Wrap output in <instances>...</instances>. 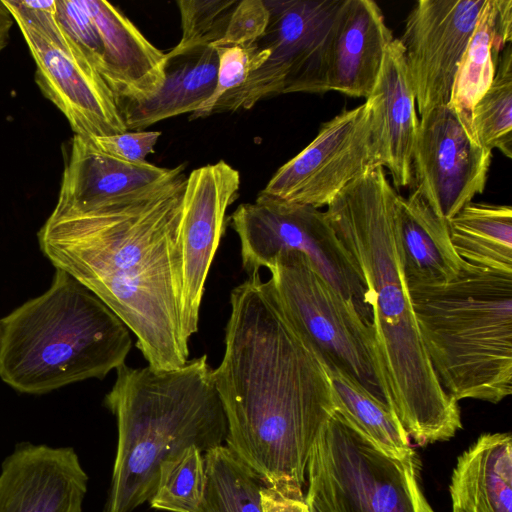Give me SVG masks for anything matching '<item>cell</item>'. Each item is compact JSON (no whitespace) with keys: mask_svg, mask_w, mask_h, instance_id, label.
<instances>
[{"mask_svg":"<svg viewBox=\"0 0 512 512\" xmlns=\"http://www.w3.org/2000/svg\"><path fill=\"white\" fill-rule=\"evenodd\" d=\"M230 307L223 357L213 370L225 445L267 486L305 497L313 444L336 412L330 379L259 273L231 291Z\"/></svg>","mask_w":512,"mask_h":512,"instance_id":"cell-1","label":"cell"},{"mask_svg":"<svg viewBox=\"0 0 512 512\" xmlns=\"http://www.w3.org/2000/svg\"><path fill=\"white\" fill-rule=\"evenodd\" d=\"M183 170L89 211H52L38 232L44 256L103 301L159 369L181 367L189 356L180 319Z\"/></svg>","mask_w":512,"mask_h":512,"instance_id":"cell-2","label":"cell"},{"mask_svg":"<svg viewBox=\"0 0 512 512\" xmlns=\"http://www.w3.org/2000/svg\"><path fill=\"white\" fill-rule=\"evenodd\" d=\"M377 166L345 187L326 216L365 281L378 357L393 411L419 446L462 428L458 402L440 385L420 336L403 267L396 199Z\"/></svg>","mask_w":512,"mask_h":512,"instance_id":"cell-3","label":"cell"},{"mask_svg":"<svg viewBox=\"0 0 512 512\" xmlns=\"http://www.w3.org/2000/svg\"><path fill=\"white\" fill-rule=\"evenodd\" d=\"M207 355L183 366L116 369L104 405L116 418L117 446L103 512H133L149 501L160 465L194 445H224L227 421Z\"/></svg>","mask_w":512,"mask_h":512,"instance_id":"cell-4","label":"cell"},{"mask_svg":"<svg viewBox=\"0 0 512 512\" xmlns=\"http://www.w3.org/2000/svg\"><path fill=\"white\" fill-rule=\"evenodd\" d=\"M131 331L93 292L56 269L51 286L0 320V378L45 394L125 363Z\"/></svg>","mask_w":512,"mask_h":512,"instance_id":"cell-5","label":"cell"},{"mask_svg":"<svg viewBox=\"0 0 512 512\" xmlns=\"http://www.w3.org/2000/svg\"><path fill=\"white\" fill-rule=\"evenodd\" d=\"M421 339L457 402L497 404L512 393V273L466 262L450 282L407 285Z\"/></svg>","mask_w":512,"mask_h":512,"instance_id":"cell-6","label":"cell"},{"mask_svg":"<svg viewBox=\"0 0 512 512\" xmlns=\"http://www.w3.org/2000/svg\"><path fill=\"white\" fill-rule=\"evenodd\" d=\"M267 269L281 311L323 365L341 372L393 411L372 324L304 254L281 253Z\"/></svg>","mask_w":512,"mask_h":512,"instance_id":"cell-7","label":"cell"},{"mask_svg":"<svg viewBox=\"0 0 512 512\" xmlns=\"http://www.w3.org/2000/svg\"><path fill=\"white\" fill-rule=\"evenodd\" d=\"M307 492L330 512H434L419 483L417 455L388 456L337 412L313 444Z\"/></svg>","mask_w":512,"mask_h":512,"instance_id":"cell-8","label":"cell"},{"mask_svg":"<svg viewBox=\"0 0 512 512\" xmlns=\"http://www.w3.org/2000/svg\"><path fill=\"white\" fill-rule=\"evenodd\" d=\"M230 225L239 237L242 267L248 276L268 268L281 253L300 252L372 324L363 276L325 211L259 193L254 202L237 207L230 217Z\"/></svg>","mask_w":512,"mask_h":512,"instance_id":"cell-9","label":"cell"},{"mask_svg":"<svg viewBox=\"0 0 512 512\" xmlns=\"http://www.w3.org/2000/svg\"><path fill=\"white\" fill-rule=\"evenodd\" d=\"M36 65L40 91L74 135L93 139L127 130L119 103L57 17L56 0H3Z\"/></svg>","mask_w":512,"mask_h":512,"instance_id":"cell-10","label":"cell"},{"mask_svg":"<svg viewBox=\"0 0 512 512\" xmlns=\"http://www.w3.org/2000/svg\"><path fill=\"white\" fill-rule=\"evenodd\" d=\"M343 1L265 0L269 23L255 43L269 55L241 86L219 99L210 115L248 110L281 94L325 93L324 57Z\"/></svg>","mask_w":512,"mask_h":512,"instance_id":"cell-11","label":"cell"},{"mask_svg":"<svg viewBox=\"0 0 512 512\" xmlns=\"http://www.w3.org/2000/svg\"><path fill=\"white\" fill-rule=\"evenodd\" d=\"M70 38L121 104L151 99L165 80V53L115 6L103 0H56Z\"/></svg>","mask_w":512,"mask_h":512,"instance_id":"cell-12","label":"cell"},{"mask_svg":"<svg viewBox=\"0 0 512 512\" xmlns=\"http://www.w3.org/2000/svg\"><path fill=\"white\" fill-rule=\"evenodd\" d=\"M377 166L370 109L364 102L323 123L315 138L275 172L260 194L319 209Z\"/></svg>","mask_w":512,"mask_h":512,"instance_id":"cell-13","label":"cell"},{"mask_svg":"<svg viewBox=\"0 0 512 512\" xmlns=\"http://www.w3.org/2000/svg\"><path fill=\"white\" fill-rule=\"evenodd\" d=\"M492 151L474 137L469 124L449 104L420 117L413 151L414 188L448 222L482 194Z\"/></svg>","mask_w":512,"mask_h":512,"instance_id":"cell-14","label":"cell"},{"mask_svg":"<svg viewBox=\"0 0 512 512\" xmlns=\"http://www.w3.org/2000/svg\"><path fill=\"white\" fill-rule=\"evenodd\" d=\"M486 0H419L402 36L407 74L420 117L447 105L455 76Z\"/></svg>","mask_w":512,"mask_h":512,"instance_id":"cell-15","label":"cell"},{"mask_svg":"<svg viewBox=\"0 0 512 512\" xmlns=\"http://www.w3.org/2000/svg\"><path fill=\"white\" fill-rule=\"evenodd\" d=\"M240 188L239 172L223 160L194 169L186 179L179 226L182 257L181 333L198 331L205 283L224 231L226 212Z\"/></svg>","mask_w":512,"mask_h":512,"instance_id":"cell-16","label":"cell"},{"mask_svg":"<svg viewBox=\"0 0 512 512\" xmlns=\"http://www.w3.org/2000/svg\"><path fill=\"white\" fill-rule=\"evenodd\" d=\"M89 477L72 447L21 442L0 469V512H83Z\"/></svg>","mask_w":512,"mask_h":512,"instance_id":"cell-17","label":"cell"},{"mask_svg":"<svg viewBox=\"0 0 512 512\" xmlns=\"http://www.w3.org/2000/svg\"><path fill=\"white\" fill-rule=\"evenodd\" d=\"M393 39L376 2L344 0L326 47L324 92L337 91L349 97L367 99Z\"/></svg>","mask_w":512,"mask_h":512,"instance_id":"cell-18","label":"cell"},{"mask_svg":"<svg viewBox=\"0 0 512 512\" xmlns=\"http://www.w3.org/2000/svg\"><path fill=\"white\" fill-rule=\"evenodd\" d=\"M365 102L379 165L389 171L394 189L410 186L419 119L398 39L388 45L375 87Z\"/></svg>","mask_w":512,"mask_h":512,"instance_id":"cell-19","label":"cell"},{"mask_svg":"<svg viewBox=\"0 0 512 512\" xmlns=\"http://www.w3.org/2000/svg\"><path fill=\"white\" fill-rule=\"evenodd\" d=\"M65 153L56 212L89 211L172 176L179 168L149 162L129 163L96 147L91 139L74 135Z\"/></svg>","mask_w":512,"mask_h":512,"instance_id":"cell-20","label":"cell"},{"mask_svg":"<svg viewBox=\"0 0 512 512\" xmlns=\"http://www.w3.org/2000/svg\"><path fill=\"white\" fill-rule=\"evenodd\" d=\"M398 232L407 285H435L455 279L466 262L456 253L448 222L438 217L417 189L396 199Z\"/></svg>","mask_w":512,"mask_h":512,"instance_id":"cell-21","label":"cell"},{"mask_svg":"<svg viewBox=\"0 0 512 512\" xmlns=\"http://www.w3.org/2000/svg\"><path fill=\"white\" fill-rule=\"evenodd\" d=\"M452 512H512V437L485 433L457 460Z\"/></svg>","mask_w":512,"mask_h":512,"instance_id":"cell-22","label":"cell"},{"mask_svg":"<svg viewBox=\"0 0 512 512\" xmlns=\"http://www.w3.org/2000/svg\"><path fill=\"white\" fill-rule=\"evenodd\" d=\"M218 53L213 47L166 58L161 89L139 104H121L127 130L141 131L161 120L193 113L212 95L217 80Z\"/></svg>","mask_w":512,"mask_h":512,"instance_id":"cell-23","label":"cell"},{"mask_svg":"<svg viewBox=\"0 0 512 512\" xmlns=\"http://www.w3.org/2000/svg\"><path fill=\"white\" fill-rule=\"evenodd\" d=\"M511 41L512 1L486 0L461 58L449 102L469 126L471 111L490 86L499 56Z\"/></svg>","mask_w":512,"mask_h":512,"instance_id":"cell-24","label":"cell"},{"mask_svg":"<svg viewBox=\"0 0 512 512\" xmlns=\"http://www.w3.org/2000/svg\"><path fill=\"white\" fill-rule=\"evenodd\" d=\"M452 245L465 262L512 273V208L470 202L448 220Z\"/></svg>","mask_w":512,"mask_h":512,"instance_id":"cell-25","label":"cell"},{"mask_svg":"<svg viewBox=\"0 0 512 512\" xmlns=\"http://www.w3.org/2000/svg\"><path fill=\"white\" fill-rule=\"evenodd\" d=\"M325 369L336 412L348 424L390 457L405 460L416 456L409 436L387 405L341 372Z\"/></svg>","mask_w":512,"mask_h":512,"instance_id":"cell-26","label":"cell"},{"mask_svg":"<svg viewBox=\"0 0 512 512\" xmlns=\"http://www.w3.org/2000/svg\"><path fill=\"white\" fill-rule=\"evenodd\" d=\"M206 488L201 512H263L264 481L226 445L204 453Z\"/></svg>","mask_w":512,"mask_h":512,"instance_id":"cell-27","label":"cell"},{"mask_svg":"<svg viewBox=\"0 0 512 512\" xmlns=\"http://www.w3.org/2000/svg\"><path fill=\"white\" fill-rule=\"evenodd\" d=\"M470 128L476 140L490 151L512 158V47L501 52L494 78L474 105Z\"/></svg>","mask_w":512,"mask_h":512,"instance_id":"cell-28","label":"cell"},{"mask_svg":"<svg viewBox=\"0 0 512 512\" xmlns=\"http://www.w3.org/2000/svg\"><path fill=\"white\" fill-rule=\"evenodd\" d=\"M206 481L204 454L191 445L160 465L150 506L170 512H201Z\"/></svg>","mask_w":512,"mask_h":512,"instance_id":"cell-29","label":"cell"},{"mask_svg":"<svg viewBox=\"0 0 512 512\" xmlns=\"http://www.w3.org/2000/svg\"><path fill=\"white\" fill-rule=\"evenodd\" d=\"M239 0H180L177 2L182 27L179 43L166 58L212 46L220 41Z\"/></svg>","mask_w":512,"mask_h":512,"instance_id":"cell-30","label":"cell"},{"mask_svg":"<svg viewBox=\"0 0 512 512\" xmlns=\"http://www.w3.org/2000/svg\"><path fill=\"white\" fill-rule=\"evenodd\" d=\"M215 49L219 59L215 89L209 99L191 113V120L210 116L219 99L227 92L241 86L269 55L268 50L255 42L247 45L215 47Z\"/></svg>","mask_w":512,"mask_h":512,"instance_id":"cell-31","label":"cell"},{"mask_svg":"<svg viewBox=\"0 0 512 512\" xmlns=\"http://www.w3.org/2000/svg\"><path fill=\"white\" fill-rule=\"evenodd\" d=\"M265 0H242L233 10L223 38L211 47L247 45L257 41L269 23Z\"/></svg>","mask_w":512,"mask_h":512,"instance_id":"cell-32","label":"cell"},{"mask_svg":"<svg viewBox=\"0 0 512 512\" xmlns=\"http://www.w3.org/2000/svg\"><path fill=\"white\" fill-rule=\"evenodd\" d=\"M160 135L159 131H126L91 140L101 151L120 160L139 164L146 162V157L154 153Z\"/></svg>","mask_w":512,"mask_h":512,"instance_id":"cell-33","label":"cell"},{"mask_svg":"<svg viewBox=\"0 0 512 512\" xmlns=\"http://www.w3.org/2000/svg\"><path fill=\"white\" fill-rule=\"evenodd\" d=\"M261 505L263 512H309L305 497L288 496L267 485L261 490Z\"/></svg>","mask_w":512,"mask_h":512,"instance_id":"cell-34","label":"cell"},{"mask_svg":"<svg viewBox=\"0 0 512 512\" xmlns=\"http://www.w3.org/2000/svg\"><path fill=\"white\" fill-rule=\"evenodd\" d=\"M14 19L3 0H0V53L5 49L10 40V31Z\"/></svg>","mask_w":512,"mask_h":512,"instance_id":"cell-35","label":"cell"},{"mask_svg":"<svg viewBox=\"0 0 512 512\" xmlns=\"http://www.w3.org/2000/svg\"><path fill=\"white\" fill-rule=\"evenodd\" d=\"M305 501L308 505L309 512H330L321 500L309 492L305 495Z\"/></svg>","mask_w":512,"mask_h":512,"instance_id":"cell-36","label":"cell"}]
</instances>
